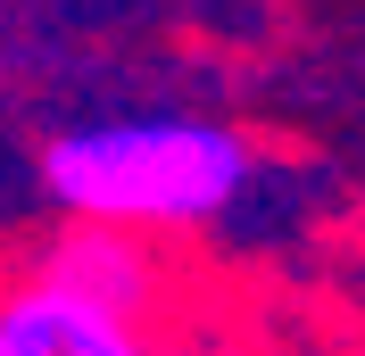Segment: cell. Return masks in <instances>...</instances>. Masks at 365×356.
I'll use <instances>...</instances> for the list:
<instances>
[{
    "label": "cell",
    "instance_id": "1",
    "mask_svg": "<svg viewBox=\"0 0 365 356\" xmlns=\"http://www.w3.org/2000/svg\"><path fill=\"white\" fill-rule=\"evenodd\" d=\"M42 182L67 224L116 232H182L225 216L250 182V141L200 116H133V125H83L42 150Z\"/></svg>",
    "mask_w": 365,
    "mask_h": 356
},
{
    "label": "cell",
    "instance_id": "2",
    "mask_svg": "<svg viewBox=\"0 0 365 356\" xmlns=\"http://www.w3.org/2000/svg\"><path fill=\"white\" fill-rule=\"evenodd\" d=\"M34 290H58L75 307L141 332V323L158 315V298H166V257L141 241V232H116V224H67V232L42 248Z\"/></svg>",
    "mask_w": 365,
    "mask_h": 356
},
{
    "label": "cell",
    "instance_id": "3",
    "mask_svg": "<svg viewBox=\"0 0 365 356\" xmlns=\"http://www.w3.org/2000/svg\"><path fill=\"white\" fill-rule=\"evenodd\" d=\"M0 356H150V332H125L108 315L25 282L0 298Z\"/></svg>",
    "mask_w": 365,
    "mask_h": 356
},
{
    "label": "cell",
    "instance_id": "4",
    "mask_svg": "<svg viewBox=\"0 0 365 356\" xmlns=\"http://www.w3.org/2000/svg\"><path fill=\"white\" fill-rule=\"evenodd\" d=\"M150 356H175V348H158V340H150Z\"/></svg>",
    "mask_w": 365,
    "mask_h": 356
}]
</instances>
